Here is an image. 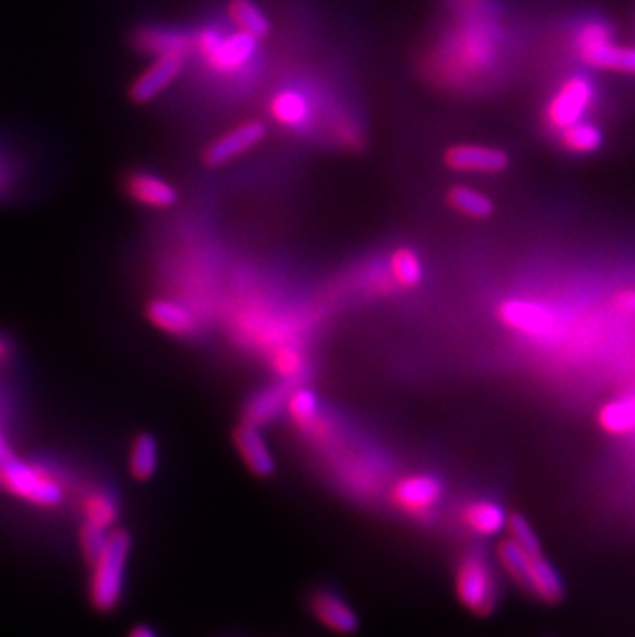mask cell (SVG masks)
I'll return each mask as SVG.
<instances>
[{
    "label": "cell",
    "mask_w": 635,
    "mask_h": 637,
    "mask_svg": "<svg viewBox=\"0 0 635 637\" xmlns=\"http://www.w3.org/2000/svg\"><path fill=\"white\" fill-rule=\"evenodd\" d=\"M130 547V533L125 528H112L103 549L89 561V600L99 613H110L120 605Z\"/></svg>",
    "instance_id": "obj_1"
},
{
    "label": "cell",
    "mask_w": 635,
    "mask_h": 637,
    "mask_svg": "<svg viewBox=\"0 0 635 637\" xmlns=\"http://www.w3.org/2000/svg\"><path fill=\"white\" fill-rule=\"evenodd\" d=\"M0 489L43 510H54L67 499V489L58 475L14 454L0 460Z\"/></svg>",
    "instance_id": "obj_2"
},
{
    "label": "cell",
    "mask_w": 635,
    "mask_h": 637,
    "mask_svg": "<svg viewBox=\"0 0 635 637\" xmlns=\"http://www.w3.org/2000/svg\"><path fill=\"white\" fill-rule=\"evenodd\" d=\"M258 42L260 40H256L255 36L240 29L231 36H219L215 29H205L192 38V48L205 58L212 71L229 74L240 71L255 58Z\"/></svg>",
    "instance_id": "obj_3"
},
{
    "label": "cell",
    "mask_w": 635,
    "mask_h": 637,
    "mask_svg": "<svg viewBox=\"0 0 635 637\" xmlns=\"http://www.w3.org/2000/svg\"><path fill=\"white\" fill-rule=\"evenodd\" d=\"M454 590L465 609L487 617L497 607V581L489 564L479 555H466L456 567Z\"/></svg>",
    "instance_id": "obj_4"
},
{
    "label": "cell",
    "mask_w": 635,
    "mask_h": 637,
    "mask_svg": "<svg viewBox=\"0 0 635 637\" xmlns=\"http://www.w3.org/2000/svg\"><path fill=\"white\" fill-rule=\"evenodd\" d=\"M578 57L601 71L635 72V50L613 42L611 28L605 23H588L576 36Z\"/></svg>",
    "instance_id": "obj_5"
},
{
    "label": "cell",
    "mask_w": 635,
    "mask_h": 637,
    "mask_svg": "<svg viewBox=\"0 0 635 637\" xmlns=\"http://www.w3.org/2000/svg\"><path fill=\"white\" fill-rule=\"evenodd\" d=\"M593 81L582 74H576L557 89V93L553 96V100L545 110V120L553 130L559 132L565 127L582 120L584 113L588 112V108L593 106Z\"/></svg>",
    "instance_id": "obj_6"
},
{
    "label": "cell",
    "mask_w": 635,
    "mask_h": 637,
    "mask_svg": "<svg viewBox=\"0 0 635 637\" xmlns=\"http://www.w3.org/2000/svg\"><path fill=\"white\" fill-rule=\"evenodd\" d=\"M267 137V127L260 120H248L241 122L240 127L229 130L226 135H221L219 139L205 149L202 153V161L209 168H221L229 161H234L236 157L244 156L246 151L258 147L262 139Z\"/></svg>",
    "instance_id": "obj_7"
},
{
    "label": "cell",
    "mask_w": 635,
    "mask_h": 637,
    "mask_svg": "<svg viewBox=\"0 0 635 637\" xmlns=\"http://www.w3.org/2000/svg\"><path fill=\"white\" fill-rule=\"evenodd\" d=\"M186 62V54L170 52L157 57L153 64H149L145 71L128 87V98L132 103H149L161 96L168 87L180 77Z\"/></svg>",
    "instance_id": "obj_8"
},
{
    "label": "cell",
    "mask_w": 635,
    "mask_h": 637,
    "mask_svg": "<svg viewBox=\"0 0 635 637\" xmlns=\"http://www.w3.org/2000/svg\"><path fill=\"white\" fill-rule=\"evenodd\" d=\"M497 318L502 325L508 326L516 332H523L526 337H547L553 326L555 316L537 301L526 299H506L497 306Z\"/></svg>",
    "instance_id": "obj_9"
},
{
    "label": "cell",
    "mask_w": 635,
    "mask_h": 637,
    "mask_svg": "<svg viewBox=\"0 0 635 637\" xmlns=\"http://www.w3.org/2000/svg\"><path fill=\"white\" fill-rule=\"evenodd\" d=\"M444 496V485L431 475H410L393 487V501L396 508L410 516H424L438 506Z\"/></svg>",
    "instance_id": "obj_10"
},
{
    "label": "cell",
    "mask_w": 635,
    "mask_h": 637,
    "mask_svg": "<svg viewBox=\"0 0 635 637\" xmlns=\"http://www.w3.org/2000/svg\"><path fill=\"white\" fill-rule=\"evenodd\" d=\"M444 163L463 173H499L509 168V156L483 145H454L444 153Z\"/></svg>",
    "instance_id": "obj_11"
},
{
    "label": "cell",
    "mask_w": 635,
    "mask_h": 637,
    "mask_svg": "<svg viewBox=\"0 0 635 637\" xmlns=\"http://www.w3.org/2000/svg\"><path fill=\"white\" fill-rule=\"evenodd\" d=\"M234 444L240 452L244 465L256 477H270L277 470V460L270 452L269 444L262 438L260 427L241 421L234 431Z\"/></svg>",
    "instance_id": "obj_12"
},
{
    "label": "cell",
    "mask_w": 635,
    "mask_h": 637,
    "mask_svg": "<svg viewBox=\"0 0 635 637\" xmlns=\"http://www.w3.org/2000/svg\"><path fill=\"white\" fill-rule=\"evenodd\" d=\"M125 190L130 199L147 209L163 211L178 202V190L163 178L147 173V171L130 173L125 180Z\"/></svg>",
    "instance_id": "obj_13"
},
{
    "label": "cell",
    "mask_w": 635,
    "mask_h": 637,
    "mask_svg": "<svg viewBox=\"0 0 635 637\" xmlns=\"http://www.w3.org/2000/svg\"><path fill=\"white\" fill-rule=\"evenodd\" d=\"M310 609L314 617L325 625L326 629L349 636L359 629V617L339 595L320 590L311 596Z\"/></svg>",
    "instance_id": "obj_14"
},
{
    "label": "cell",
    "mask_w": 635,
    "mask_h": 637,
    "mask_svg": "<svg viewBox=\"0 0 635 637\" xmlns=\"http://www.w3.org/2000/svg\"><path fill=\"white\" fill-rule=\"evenodd\" d=\"M145 316L157 330L173 337H186L197 330L195 313L173 299H151L145 308Z\"/></svg>",
    "instance_id": "obj_15"
},
{
    "label": "cell",
    "mask_w": 635,
    "mask_h": 637,
    "mask_svg": "<svg viewBox=\"0 0 635 637\" xmlns=\"http://www.w3.org/2000/svg\"><path fill=\"white\" fill-rule=\"evenodd\" d=\"M528 593L537 596L545 605H562L565 598L564 581L559 578L557 569L550 566L549 561L543 557V553L533 555L530 567H528V578H526V588Z\"/></svg>",
    "instance_id": "obj_16"
},
{
    "label": "cell",
    "mask_w": 635,
    "mask_h": 637,
    "mask_svg": "<svg viewBox=\"0 0 635 637\" xmlns=\"http://www.w3.org/2000/svg\"><path fill=\"white\" fill-rule=\"evenodd\" d=\"M289 395H291V390H289L287 382L265 388L262 392H258L248 400V405L244 409V421L256 425V427L269 425L272 419H277L287 409Z\"/></svg>",
    "instance_id": "obj_17"
},
{
    "label": "cell",
    "mask_w": 635,
    "mask_h": 637,
    "mask_svg": "<svg viewBox=\"0 0 635 637\" xmlns=\"http://www.w3.org/2000/svg\"><path fill=\"white\" fill-rule=\"evenodd\" d=\"M465 525L479 537H495L508 525V514L494 501H473L463 511Z\"/></svg>",
    "instance_id": "obj_18"
},
{
    "label": "cell",
    "mask_w": 635,
    "mask_h": 637,
    "mask_svg": "<svg viewBox=\"0 0 635 637\" xmlns=\"http://www.w3.org/2000/svg\"><path fill=\"white\" fill-rule=\"evenodd\" d=\"M159 467V446L153 434L137 436L128 452V470L135 481H151Z\"/></svg>",
    "instance_id": "obj_19"
},
{
    "label": "cell",
    "mask_w": 635,
    "mask_h": 637,
    "mask_svg": "<svg viewBox=\"0 0 635 637\" xmlns=\"http://www.w3.org/2000/svg\"><path fill=\"white\" fill-rule=\"evenodd\" d=\"M596 419L601 429L611 436L632 434L635 431V395L608 400L596 415Z\"/></svg>",
    "instance_id": "obj_20"
},
{
    "label": "cell",
    "mask_w": 635,
    "mask_h": 637,
    "mask_svg": "<svg viewBox=\"0 0 635 637\" xmlns=\"http://www.w3.org/2000/svg\"><path fill=\"white\" fill-rule=\"evenodd\" d=\"M310 103L297 91H281L270 100V116L287 128H304L310 122Z\"/></svg>",
    "instance_id": "obj_21"
},
{
    "label": "cell",
    "mask_w": 635,
    "mask_h": 637,
    "mask_svg": "<svg viewBox=\"0 0 635 637\" xmlns=\"http://www.w3.org/2000/svg\"><path fill=\"white\" fill-rule=\"evenodd\" d=\"M287 415L294 424L306 431V434H314L318 436L320 431V409H318V398L316 395L308 390V388H297L294 390L289 398H287Z\"/></svg>",
    "instance_id": "obj_22"
},
{
    "label": "cell",
    "mask_w": 635,
    "mask_h": 637,
    "mask_svg": "<svg viewBox=\"0 0 635 637\" xmlns=\"http://www.w3.org/2000/svg\"><path fill=\"white\" fill-rule=\"evenodd\" d=\"M227 14L236 28L255 36L256 40H265L270 33V21L255 0H229Z\"/></svg>",
    "instance_id": "obj_23"
},
{
    "label": "cell",
    "mask_w": 635,
    "mask_h": 637,
    "mask_svg": "<svg viewBox=\"0 0 635 637\" xmlns=\"http://www.w3.org/2000/svg\"><path fill=\"white\" fill-rule=\"evenodd\" d=\"M137 46L149 52V54H188L192 50V38H186L180 31H168V29H142L137 33Z\"/></svg>",
    "instance_id": "obj_24"
},
{
    "label": "cell",
    "mask_w": 635,
    "mask_h": 637,
    "mask_svg": "<svg viewBox=\"0 0 635 637\" xmlns=\"http://www.w3.org/2000/svg\"><path fill=\"white\" fill-rule=\"evenodd\" d=\"M448 205L454 211L466 215L470 219H487L495 211L494 200L470 186L456 185L448 190Z\"/></svg>",
    "instance_id": "obj_25"
},
{
    "label": "cell",
    "mask_w": 635,
    "mask_h": 637,
    "mask_svg": "<svg viewBox=\"0 0 635 637\" xmlns=\"http://www.w3.org/2000/svg\"><path fill=\"white\" fill-rule=\"evenodd\" d=\"M559 139L567 151L578 153V156H588V153L598 151L605 141L601 128L594 127L591 122H582V120L559 130Z\"/></svg>",
    "instance_id": "obj_26"
},
{
    "label": "cell",
    "mask_w": 635,
    "mask_h": 637,
    "mask_svg": "<svg viewBox=\"0 0 635 637\" xmlns=\"http://www.w3.org/2000/svg\"><path fill=\"white\" fill-rule=\"evenodd\" d=\"M81 511H83L86 522L99 526V528H106V530H112L113 525L118 522V516H120L118 501L108 491H91V494H87Z\"/></svg>",
    "instance_id": "obj_27"
},
{
    "label": "cell",
    "mask_w": 635,
    "mask_h": 637,
    "mask_svg": "<svg viewBox=\"0 0 635 637\" xmlns=\"http://www.w3.org/2000/svg\"><path fill=\"white\" fill-rule=\"evenodd\" d=\"M390 275L396 285L413 289L424 281V262L413 248H396L390 255Z\"/></svg>",
    "instance_id": "obj_28"
},
{
    "label": "cell",
    "mask_w": 635,
    "mask_h": 637,
    "mask_svg": "<svg viewBox=\"0 0 635 637\" xmlns=\"http://www.w3.org/2000/svg\"><path fill=\"white\" fill-rule=\"evenodd\" d=\"M497 559L502 567L508 571L509 578L516 581L520 588H526V578H528V567L533 553L526 551L514 538H504L497 545Z\"/></svg>",
    "instance_id": "obj_29"
},
{
    "label": "cell",
    "mask_w": 635,
    "mask_h": 637,
    "mask_svg": "<svg viewBox=\"0 0 635 637\" xmlns=\"http://www.w3.org/2000/svg\"><path fill=\"white\" fill-rule=\"evenodd\" d=\"M269 361L272 371L285 382H294L297 378H301L306 371V357L291 342L277 345L270 351Z\"/></svg>",
    "instance_id": "obj_30"
},
{
    "label": "cell",
    "mask_w": 635,
    "mask_h": 637,
    "mask_svg": "<svg viewBox=\"0 0 635 637\" xmlns=\"http://www.w3.org/2000/svg\"><path fill=\"white\" fill-rule=\"evenodd\" d=\"M506 528H508L509 538H514L526 551L533 553V555L543 553L535 528L524 518L523 514H508Z\"/></svg>",
    "instance_id": "obj_31"
},
{
    "label": "cell",
    "mask_w": 635,
    "mask_h": 637,
    "mask_svg": "<svg viewBox=\"0 0 635 637\" xmlns=\"http://www.w3.org/2000/svg\"><path fill=\"white\" fill-rule=\"evenodd\" d=\"M108 535H110V530L99 528V526L96 525H89V522H83L81 530H79V547H81V553H83L87 564L103 549V545H106V540H108Z\"/></svg>",
    "instance_id": "obj_32"
},
{
    "label": "cell",
    "mask_w": 635,
    "mask_h": 637,
    "mask_svg": "<svg viewBox=\"0 0 635 637\" xmlns=\"http://www.w3.org/2000/svg\"><path fill=\"white\" fill-rule=\"evenodd\" d=\"M613 306L622 312H635V289H623L619 293H615Z\"/></svg>",
    "instance_id": "obj_33"
},
{
    "label": "cell",
    "mask_w": 635,
    "mask_h": 637,
    "mask_svg": "<svg viewBox=\"0 0 635 637\" xmlns=\"http://www.w3.org/2000/svg\"><path fill=\"white\" fill-rule=\"evenodd\" d=\"M130 636L132 637H156L157 631L153 627H147V625H139V627H132L130 629Z\"/></svg>",
    "instance_id": "obj_34"
},
{
    "label": "cell",
    "mask_w": 635,
    "mask_h": 637,
    "mask_svg": "<svg viewBox=\"0 0 635 637\" xmlns=\"http://www.w3.org/2000/svg\"><path fill=\"white\" fill-rule=\"evenodd\" d=\"M13 450H11V446H9V441H7V436H4V431H2V425H0V460H4L7 456H11Z\"/></svg>",
    "instance_id": "obj_35"
},
{
    "label": "cell",
    "mask_w": 635,
    "mask_h": 637,
    "mask_svg": "<svg viewBox=\"0 0 635 637\" xmlns=\"http://www.w3.org/2000/svg\"><path fill=\"white\" fill-rule=\"evenodd\" d=\"M7 180H9V170H7L4 161L0 159V192L4 190V186H7Z\"/></svg>",
    "instance_id": "obj_36"
},
{
    "label": "cell",
    "mask_w": 635,
    "mask_h": 637,
    "mask_svg": "<svg viewBox=\"0 0 635 637\" xmlns=\"http://www.w3.org/2000/svg\"><path fill=\"white\" fill-rule=\"evenodd\" d=\"M7 357H9V342H7V339L0 337V364H2Z\"/></svg>",
    "instance_id": "obj_37"
}]
</instances>
